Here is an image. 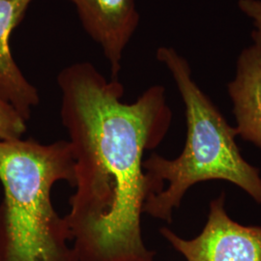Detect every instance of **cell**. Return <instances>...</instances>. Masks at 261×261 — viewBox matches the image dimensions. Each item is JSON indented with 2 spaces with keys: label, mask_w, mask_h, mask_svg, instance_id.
Instances as JSON below:
<instances>
[{
  "label": "cell",
  "mask_w": 261,
  "mask_h": 261,
  "mask_svg": "<svg viewBox=\"0 0 261 261\" xmlns=\"http://www.w3.org/2000/svg\"><path fill=\"white\" fill-rule=\"evenodd\" d=\"M156 57L169 71L183 100L187 140L174 160L156 153L144 160L153 195L146 200L143 213L171 223L172 212L187 191L209 180L233 183L261 204L259 170L243 158L235 141L237 132L196 84L186 58L171 47H159Z\"/></svg>",
  "instance_id": "2"
},
{
  "label": "cell",
  "mask_w": 261,
  "mask_h": 261,
  "mask_svg": "<svg viewBox=\"0 0 261 261\" xmlns=\"http://www.w3.org/2000/svg\"><path fill=\"white\" fill-rule=\"evenodd\" d=\"M75 6L86 34L110 64L111 79L119 80L122 58L140 25L136 0H68Z\"/></svg>",
  "instance_id": "5"
},
{
  "label": "cell",
  "mask_w": 261,
  "mask_h": 261,
  "mask_svg": "<svg viewBox=\"0 0 261 261\" xmlns=\"http://www.w3.org/2000/svg\"><path fill=\"white\" fill-rule=\"evenodd\" d=\"M60 181L75 185L69 141L0 140V261H79L65 217L51 202Z\"/></svg>",
  "instance_id": "3"
},
{
  "label": "cell",
  "mask_w": 261,
  "mask_h": 261,
  "mask_svg": "<svg viewBox=\"0 0 261 261\" xmlns=\"http://www.w3.org/2000/svg\"><path fill=\"white\" fill-rule=\"evenodd\" d=\"M33 0H0V96L11 103L24 121L40 103L37 88L30 84L16 63L11 36L24 18Z\"/></svg>",
  "instance_id": "6"
},
{
  "label": "cell",
  "mask_w": 261,
  "mask_h": 261,
  "mask_svg": "<svg viewBox=\"0 0 261 261\" xmlns=\"http://www.w3.org/2000/svg\"><path fill=\"white\" fill-rule=\"evenodd\" d=\"M25 130L27 121L0 96V140H19Z\"/></svg>",
  "instance_id": "8"
},
{
  "label": "cell",
  "mask_w": 261,
  "mask_h": 261,
  "mask_svg": "<svg viewBox=\"0 0 261 261\" xmlns=\"http://www.w3.org/2000/svg\"><path fill=\"white\" fill-rule=\"evenodd\" d=\"M238 8L252 22V43L261 46V0H238Z\"/></svg>",
  "instance_id": "9"
},
{
  "label": "cell",
  "mask_w": 261,
  "mask_h": 261,
  "mask_svg": "<svg viewBox=\"0 0 261 261\" xmlns=\"http://www.w3.org/2000/svg\"><path fill=\"white\" fill-rule=\"evenodd\" d=\"M227 91L233 105L237 135L261 148L260 45L252 43L241 50Z\"/></svg>",
  "instance_id": "7"
},
{
  "label": "cell",
  "mask_w": 261,
  "mask_h": 261,
  "mask_svg": "<svg viewBox=\"0 0 261 261\" xmlns=\"http://www.w3.org/2000/svg\"><path fill=\"white\" fill-rule=\"evenodd\" d=\"M60 116L75 163V193L65 219L79 261H154L141 215L152 196L145 151L167 136L172 112L166 90L153 85L134 103L122 101L119 80L75 62L57 75Z\"/></svg>",
  "instance_id": "1"
},
{
  "label": "cell",
  "mask_w": 261,
  "mask_h": 261,
  "mask_svg": "<svg viewBox=\"0 0 261 261\" xmlns=\"http://www.w3.org/2000/svg\"><path fill=\"white\" fill-rule=\"evenodd\" d=\"M224 194L210 203L205 226L187 240L168 227L160 232L187 261H261V226L234 222L224 208Z\"/></svg>",
  "instance_id": "4"
}]
</instances>
